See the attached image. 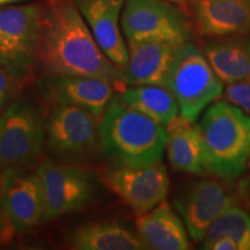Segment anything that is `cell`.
<instances>
[{
	"label": "cell",
	"mask_w": 250,
	"mask_h": 250,
	"mask_svg": "<svg viewBox=\"0 0 250 250\" xmlns=\"http://www.w3.org/2000/svg\"><path fill=\"white\" fill-rule=\"evenodd\" d=\"M39 64L48 76H86L120 88V67L100 48L74 0L42 6Z\"/></svg>",
	"instance_id": "cell-1"
},
{
	"label": "cell",
	"mask_w": 250,
	"mask_h": 250,
	"mask_svg": "<svg viewBox=\"0 0 250 250\" xmlns=\"http://www.w3.org/2000/svg\"><path fill=\"white\" fill-rule=\"evenodd\" d=\"M166 126L114 96L101 120V148L118 162L143 166L161 161Z\"/></svg>",
	"instance_id": "cell-2"
},
{
	"label": "cell",
	"mask_w": 250,
	"mask_h": 250,
	"mask_svg": "<svg viewBox=\"0 0 250 250\" xmlns=\"http://www.w3.org/2000/svg\"><path fill=\"white\" fill-rule=\"evenodd\" d=\"M212 174L229 183L243 174L250 158V116L226 99L208 105L197 124Z\"/></svg>",
	"instance_id": "cell-3"
},
{
	"label": "cell",
	"mask_w": 250,
	"mask_h": 250,
	"mask_svg": "<svg viewBox=\"0 0 250 250\" xmlns=\"http://www.w3.org/2000/svg\"><path fill=\"white\" fill-rule=\"evenodd\" d=\"M166 87L176 99L180 117L191 123H196L225 92L224 83L215 74L204 51L191 41L177 49Z\"/></svg>",
	"instance_id": "cell-4"
},
{
	"label": "cell",
	"mask_w": 250,
	"mask_h": 250,
	"mask_svg": "<svg viewBox=\"0 0 250 250\" xmlns=\"http://www.w3.org/2000/svg\"><path fill=\"white\" fill-rule=\"evenodd\" d=\"M42 5L0 7V65L23 85L39 64Z\"/></svg>",
	"instance_id": "cell-5"
},
{
	"label": "cell",
	"mask_w": 250,
	"mask_h": 250,
	"mask_svg": "<svg viewBox=\"0 0 250 250\" xmlns=\"http://www.w3.org/2000/svg\"><path fill=\"white\" fill-rule=\"evenodd\" d=\"M46 122L27 98L15 99L0 117V169L31 168L45 143Z\"/></svg>",
	"instance_id": "cell-6"
},
{
	"label": "cell",
	"mask_w": 250,
	"mask_h": 250,
	"mask_svg": "<svg viewBox=\"0 0 250 250\" xmlns=\"http://www.w3.org/2000/svg\"><path fill=\"white\" fill-rule=\"evenodd\" d=\"M121 27L127 44L149 41L184 44L192 34L187 12L166 0H125Z\"/></svg>",
	"instance_id": "cell-7"
},
{
	"label": "cell",
	"mask_w": 250,
	"mask_h": 250,
	"mask_svg": "<svg viewBox=\"0 0 250 250\" xmlns=\"http://www.w3.org/2000/svg\"><path fill=\"white\" fill-rule=\"evenodd\" d=\"M101 120L86 109L55 104L45 124L48 149L64 160L89 158L101 148Z\"/></svg>",
	"instance_id": "cell-8"
},
{
	"label": "cell",
	"mask_w": 250,
	"mask_h": 250,
	"mask_svg": "<svg viewBox=\"0 0 250 250\" xmlns=\"http://www.w3.org/2000/svg\"><path fill=\"white\" fill-rule=\"evenodd\" d=\"M103 184L138 217L167 198L169 176L162 161L143 166L116 162L101 174Z\"/></svg>",
	"instance_id": "cell-9"
},
{
	"label": "cell",
	"mask_w": 250,
	"mask_h": 250,
	"mask_svg": "<svg viewBox=\"0 0 250 250\" xmlns=\"http://www.w3.org/2000/svg\"><path fill=\"white\" fill-rule=\"evenodd\" d=\"M45 197L44 221L80 210L92 201L95 184L85 169L46 159L36 168Z\"/></svg>",
	"instance_id": "cell-10"
},
{
	"label": "cell",
	"mask_w": 250,
	"mask_h": 250,
	"mask_svg": "<svg viewBox=\"0 0 250 250\" xmlns=\"http://www.w3.org/2000/svg\"><path fill=\"white\" fill-rule=\"evenodd\" d=\"M0 203L9 225L18 232L33 229L44 221V190L37 171L31 168L1 170Z\"/></svg>",
	"instance_id": "cell-11"
},
{
	"label": "cell",
	"mask_w": 250,
	"mask_h": 250,
	"mask_svg": "<svg viewBox=\"0 0 250 250\" xmlns=\"http://www.w3.org/2000/svg\"><path fill=\"white\" fill-rule=\"evenodd\" d=\"M224 183L213 179L197 181L175 199V206L193 241L203 242L215 219L236 204L235 197Z\"/></svg>",
	"instance_id": "cell-12"
},
{
	"label": "cell",
	"mask_w": 250,
	"mask_h": 250,
	"mask_svg": "<svg viewBox=\"0 0 250 250\" xmlns=\"http://www.w3.org/2000/svg\"><path fill=\"white\" fill-rule=\"evenodd\" d=\"M100 48L118 67H123L129 49L121 27L125 0H74Z\"/></svg>",
	"instance_id": "cell-13"
},
{
	"label": "cell",
	"mask_w": 250,
	"mask_h": 250,
	"mask_svg": "<svg viewBox=\"0 0 250 250\" xmlns=\"http://www.w3.org/2000/svg\"><path fill=\"white\" fill-rule=\"evenodd\" d=\"M181 45L158 41L127 44L129 57L126 64L120 68V89L125 86H166L170 66Z\"/></svg>",
	"instance_id": "cell-14"
},
{
	"label": "cell",
	"mask_w": 250,
	"mask_h": 250,
	"mask_svg": "<svg viewBox=\"0 0 250 250\" xmlns=\"http://www.w3.org/2000/svg\"><path fill=\"white\" fill-rule=\"evenodd\" d=\"M189 17L199 35L224 37L250 31V0H190Z\"/></svg>",
	"instance_id": "cell-15"
},
{
	"label": "cell",
	"mask_w": 250,
	"mask_h": 250,
	"mask_svg": "<svg viewBox=\"0 0 250 250\" xmlns=\"http://www.w3.org/2000/svg\"><path fill=\"white\" fill-rule=\"evenodd\" d=\"M116 88L110 81L86 76H49L44 83L46 98L55 104L86 109L102 117Z\"/></svg>",
	"instance_id": "cell-16"
},
{
	"label": "cell",
	"mask_w": 250,
	"mask_h": 250,
	"mask_svg": "<svg viewBox=\"0 0 250 250\" xmlns=\"http://www.w3.org/2000/svg\"><path fill=\"white\" fill-rule=\"evenodd\" d=\"M166 153L175 170L197 176L212 174L208 148L195 123L179 116L166 125Z\"/></svg>",
	"instance_id": "cell-17"
},
{
	"label": "cell",
	"mask_w": 250,
	"mask_h": 250,
	"mask_svg": "<svg viewBox=\"0 0 250 250\" xmlns=\"http://www.w3.org/2000/svg\"><path fill=\"white\" fill-rule=\"evenodd\" d=\"M136 228L145 249L188 250L191 246L184 221L166 199L151 211L138 215Z\"/></svg>",
	"instance_id": "cell-18"
},
{
	"label": "cell",
	"mask_w": 250,
	"mask_h": 250,
	"mask_svg": "<svg viewBox=\"0 0 250 250\" xmlns=\"http://www.w3.org/2000/svg\"><path fill=\"white\" fill-rule=\"evenodd\" d=\"M215 74L224 83L250 80V37H211L203 49Z\"/></svg>",
	"instance_id": "cell-19"
},
{
	"label": "cell",
	"mask_w": 250,
	"mask_h": 250,
	"mask_svg": "<svg viewBox=\"0 0 250 250\" xmlns=\"http://www.w3.org/2000/svg\"><path fill=\"white\" fill-rule=\"evenodd\" d=\"M68 246L76 250L145 249L136 233L114 220H100L81 225L70 235Z\"/></svg>",
	"instance_id": "cell-20"
},
{
	"label": "cell",
	"mask_w": 250,
	"mask_h": 250,
	"mask_svg": "<svg viewBox=\"0 0 250 250\" xmlns=\"http://www.w3.org/2000/svg\"><path fill=\"white\" fill-rule=\"evenodd\" d=\"M120 90L118 96L125 104L143 112L164 126L180 116L176 99L166 86H125Z\"/></svg>",
	"instance_id": "cell-21"
},
{
	"label": "cell",
	"mask_w": 250,
	"mask_h": 250,
	"mask_svg": "<svg viewBox=\"0 0 250 250\" xmlns=\"http://www.w3.org/2000/svg\"><path fill=\"white\" fill-rule=\"evenodd\" d=\"M220 237L232 239L239 250H250V215L239 206H229L208 228L202 248L208 249Z\"/></svg>",
	"instance_id": "cell-22"
},
{
	"label": "cell",
	"mask_w": 250,
	"mask_h": 250,
	"mask_svg": "<svg viewBox=\"0 0 250 250\" xmlns=\"http://www.w3.org/2000/svg\"><path fill=\"white\" fill-rule=\"evenodd\" d=\"M224 94L228 102L235 104L250 116V80L228 83Z\"/></svg>",
	"instance_id": "cell-23"
},
{
	"label": "cell",
	"mask_w": 250,
	"mask_h": 250,
	"mask_svg": "<svg viewBox=\"0 0 250 250\" xmlns=\"http://www.w3.org/2000/svg\"><path fill=\"white\" fill-rule=\"evenodd\" d=\"M20 85L9 72L0 65V117L11 103L17 87Z\"/></svg>",
	"instance_id": "cell-24"
},
{
	"label": "cell",
	"mask_w": 250,
	"mask_h": 250,
	"mask_svg": "<svg viewBox=\"0 0 250 250\" xmlns=\"http://www.w3.org/2000/svg\"><path fill=\"white\" fill-rule=\"evenodd\" d=\"M210 250H239L236 243L229 237H220L210 246Z\"/></svg>",
	"instance_id": "cell-25"
},
{
	"label": "cell",
	"mask_w": 250,
	"mask_h": 250,
	"mask_svg": "<svg viewBox=\"0 0 250 250\" xmlns=\"http://www.w3.org/2000/svg\"><path fill=\"white\" fill-rule=\"evenodd\" d=\"M166 1L168 2H171V4L179 6L183 9V11H186L188 15H189V2L190 0H166Z\"/></svg>",
	"instance_id": "cell-26"
},
{
	"label": "cell",
	"mask_w": 250,
	"mask_h": 250,
	"mask_svg": "<svg viewBox=\"0 0 250 250\" xmlns=\"http://www.w3.org/2000/svg\"><path fill=\"white\" fill-rule=\"evenodd\" d=\"M26 1V0H0V7L1 6H7V5H14L18 4V2Z\"/></svg>",
	"instance_id": "cell-27"
},
{
	"label": "cell",
	"mask_w": 250,
	"mask_h": 250,
	"mask_svg": "<svg viewBox=\"0 0 250 250\" xmlns=\"http://www.w3.org/2000/svg\"><path fill=\"white\" fill-rule=\"evenodd\" d=\"M248 168L250 169V158H249V161H248Z\"/></svg>",
	"instance_id": "cell-28"
},
{
	"label": "cell",
	"mask_w": 250,
	"mask_h": 250,
	"mask_svg": "<svg viewBox=\"0 0 250 250\" xmlns=\"http://www.w3.org/2000/svg\"><path fill=\"white\" fill-rule=\"evenodd\" d=\"M46 1H54V0H46Z\"/></svg>",
	"instance_id": "cell-29"
}]
</instances>
